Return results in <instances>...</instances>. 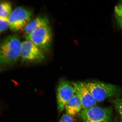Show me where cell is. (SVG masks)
<instances>
[{
	"label": "cell",
	"mask_w": 122,
	"mask_h": 122,
	"mask_svg": "<svg viewBox=\"0 0 122 122\" xmlns=\"http://www.w3.org/2000/svg\"><path fill=\"white\" fill-rule=\"evenodd\" d=\"M65 109L66 114L72 117L78 114L83 110L81 102L76 94L68 101Z\"/></svg>",
	"instance_id": "obj_10"
},
{
	"label": "cell",
	"mask_w": 122,
	"mask_h": 122,
	"mask_svg": "<svg viewBox=\"0 0 122 122\" xmlns=\"http://www.w3.org/2000/svg\"><path fill=\"white\" fill-rule=\"evenodd\" d=\"M49 19L44 16H38L31 20L26 25L24 30V33L25 36L29 34L33 30L41 27L49 25Z\"/></svg>",
	"instance_id": "obj_9"
},
{
	"label": "cell",
	"mask_w": 122,
	"mask_h": 122,
	"mask_svg": "<svg viewBox=\"0 0 122 122\" xmlns=\"http://www.w3.org/2000/svg\"><path fill=\"white\" fill-rule=\"evenodd\" d=\"M111 102L122 118V98L113 99Z\"/></svg>",
	"instance_id": "obj_13"
},
{
	"label": "cell",
	"mask_w": 122,
	"mask_h": 122,
	"mask_svg": "<svg viewBox=\"0 0 122 122\" xmlns=\"http://www.w3.org/2000/svg\"><path fill=\"white\" fill-rule=\"evenodd\" d=\"M52 33L50 26L36 29L25 36L26 40L32 42L44 53L50 51L52 41Z\"/></svg>",
	"instance_id": "obj_3"
},
{
	"label": "cell",
	"mask_w": 122,
	"mask_h": 122,
	"mask_svg": "<svg viewBox=\"0 0 122 122\" xmlns=\"http://www.w3.org/2000/svg\"><path fill=\"white\" fill-rule=\"evenodd\" d=\"M122 122V121H121V122Z\"/></svg>",
	"instance_id": "obj_17"
},
{
	"label": "cell",
	"mask_w": 122,
	"mask_h": 122,
	"mask_svg": "<svg viewBox=\"0 0 122 122\" xmlns=\"http://www.w3.org/2000/svg\"><path fill=\"white\" fill-rule=\"evenodd\" d=\"M9 28L8 19L0 17V33L7 30Z\"/></svg>",
	"instance_id": "obj_14"
},
{
	"label": "cell",
	"mask_w": 122,
	"mask_h": 122,
	"mask_svg": "<svg viewBox=\"0 0 122 122\" xmlns=\"http://www.w3.org/2000/svg\"><path fill=\"white\" fill-rule=\"evenodd\" d=\"M59 122H76L72 116L66 114H63L61 117Z\"/></svg>",
	"instance_id": "obj_15"
},
{
	"label": "cell",
	"mask_w": 122,
	"mask_h": 122,
	"mask_svg": "<svg viewBox=\"0 0 122 122\" xmlns=\"http://www.w3.org/2000/svg\"><path fill=\"white\" fill-rule=\"evenodd\" d=\"M21 43L16 35H10L0 41V63L3 65H13L20 57Z\"/></svg>",
	"instance_id": "obj_1"
},
{
	"label": "cell",
	"mask_w": 122,
	"mask_h": 122,
	"mask_svg": "<svg viewBox=\"0 0 122 122\" xmlns=\"http://www.w3.org/2000/svg\"><path fill=\"white\" fill-rule=\"evenodd\" d=\"M33 13L29 9L20 7L13 10L8 18L10 29L13 32L23 30L32 20Z\"/></svg>",
	"instance_id": "obj_4"
},
{
	"label": "cell",
	"mask_w": 122,
	"mask_h": 122,
	"mask_svg": "<svg viewBox=\"0 0 122 122\" xmlns=\"http://www.w3.org/2000/svg\"><path fill=\"white\" fill-rule=\"evenodd\" d=\"M114 12L118 25L122 28V1L118 3L115 7Z\"/></svg>",
	"instance_id": "obj_12"
},
{
	"label": "cell",
	"mask_w": 122,
	"mask_h": 122,
	"mask_svg": "<svg viewBox=\"0 0 122 122\" xmlns=\"http://www.w3.org/2000/svg\"><path fill=\"white\" fill-rule=\"evenodd\" d=\"M44 52L32 42L25 40L21 43L20 58L23 61L28 63H36L45 59Z\"/></svg>",
	"instance_id": "obj_6"
},
{
	"label": "cell",
	"mask_w": 122,
	"mask_h": 122,
	"mask_svg": "<svg viewBox=\"0 0 122 122\" xmlns=\"http://www.w3.org/2000/svg\"><path fill=\"white\" fill-rule=\"evenodd\" d=\"M112 113L110 107L95 106L82 110L78 115L83 122H104L109 121Z\"/></svg>",
	"instance_id": "obj_5"
},
{
	"label": "cell",
	"mask_w": 122,
	"mask_h": 122,
	"mask_svg": "<svg viewBox=\"0 0 122 122\" xmlns=\"http://www.w3.org/2000/svg\"><path fill=\"white\" fill-rule=\"evenodd\" d=\"M85 84L97 102H103L117 96L119 93L118 87L111 83L92 81Z\"/></svg>",
	"instance_id": "obj_2"
},
{
	"label": "cell",
	"mask_w": 122,
	"mask_h": 122,
	"mask_svg": "<svg viewBox=\"0 0 122 122\" xmlns=\"http://www.w3.org/2000/svg\"><path fill=\"white\" fill-rule=\"evenodd\" d=\"M72 83L75 90V94L81 102L83 110L96 106L97 102L86 87L85 82H77Z\"/></svg>",
	"instance_id": "obj_8"
},
{
	"label": "cell",
	"mask_w": 122,
	"mask_h": 122,
	"mask_svg": "<svg viewBox=\"0 0 122 122\" xmlns=\"http://www.w3.org/2000/svg\"></svg>",
	"instance_id": "obj_18"
},
{
	"label": "cell",
	"mask_w": 122,
	"mask_h": 122,
	"mask_svg": "<svg viewBox=\"0 0 122 122\" xmlns=\"http://www.w3.org/2000/svg\"><path fill=\"white\" fill-rule=\"evenodd\" d=\"M75 94V90L72 83L63 79L60 81L57 92L58 109L59 112L63 111L66 103Z\"/></svg>",
	"instance_id": "obj_7"
},
{
	"label": "cell",
	"mask_w": 122,
	"mask_h": 122,
	"mask_svg": "<svg viewBox=\"0 0 122 122\" xmlns=\"http://www.w3.org/2000/svg\"><path fill=\"white\" fill-rule=\"evenodd\" d=\"M1 64L0 63V72L1 71Z\"/></svg>",
	"instance_id": "obj_16"
},
{
	"label": "cell",
	"mask_w": 122,
	"mask_h": 122,
	"mask_svg": "<svg viewBox=\"0 0 122 122\" xmlns=\"http://www.w3.org/2000/svg\"><path fill=\"white\" fill-rule=\"evenodd\" d=\"M12 11V5L8 1L0 2V17L8 19Z\"/></svg>",
	"instance_id": "obj_11"
}]
</instances>
